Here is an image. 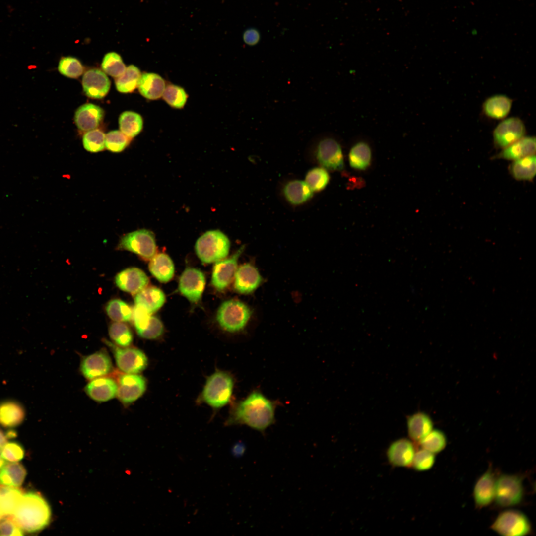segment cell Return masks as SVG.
<instances>
[{
  "label": "cell",
  "mask_w": 536,
  "mask_h": 536,
  "mask_svg": "<svg viewBox=\"0 0 536 536\" xmlns=\"http://www.w3.org/2000/svg\"><path fill=\"white\" fill-rule=\"evenodd\" d=\"M275 402L255 390L234 407L227 421L230 425H246L264 433L275 422Z\"/></svg>",
  "instance_id": "obj_1"
},
{
  "label": "cell",
  "mask_w": 536,
  "mask_h": 536,
  "mask_svg": "<svg viewBox=\"0 0 536 536\" xmlns=\"http://www.w3.org/2000/svg\"><path fill=\"white\" fill-rule=\"evenodd\" d=\"M10 516L22 530L33 533L43 529L49 524L51 511L40 494L29 492L23 494Z\"/></svg>",
  "instance_id": "obj_2"
},
{
  "label": "cell",
  "mask_w": 536,
  "mask_h": 536,
  "mask_svg": "<svg viewBox=\"0 0 536 536\" xmlns=\"http://www.w3.org/2000/svg\"><path fill=\"white\" fill-rule=\"evenodd\" d=\"M234 383L230 374L222 371L215 372L206 380L201 394L202 401L213 408L223 407L230 400Z\"/></svg>",
  "instance_id": "obj_3"
},
{
  "label": "cell",
  "mask_w": 536,
  "mask_h": 536,
  "mask_svg": "<svg viewBox=\"0 0 536 536\" xmlns=\"http://www.w3.org/2000/svg\"><path fill=\"white\" fill-rule=\"evenodd\" d=\"M230 243L228 238L218 230H209L197 240L195 248L199 259L206 264L217 262L228 254Z\"/></svg>",
  "instance_id": "obj_4"
},
{
  "label": "cell",
  "mask_w": 536,
  "mask_h": 536,
  "mask_svg": "<svg viewBox=\"0 0 536 536\" xmlns=\"http://www.w3.org/2000/svg\"><path fill=\"white\" fill-rule=\"evenodd\" d=\"M251 313L250 308L243 302L229 300L220 305L216 319L224 330L229 332H236L246 326Z\"/></svg>",
  "instance_id": "obj_5"
},
{
  "label": "cell",
  "mask_w": 536,
  "mask_h": 536,
  "mask_svg": "<svg viewBox=\"0 0 536 536\" xmlns=\"http://www.w3.org/2000/svg\"><path fill=\"white\" fill-rule=\"evenodd\" d=\"M117 249L132 252L146 260L151 259L156 251L154 234L145 229L127 233L120 240Z\"/></svg>",
  "instance_id": "obj_6"
},
{
  "label": "cell",
  "mask_w": 536,
  "mask_h": 536,
  "mask_svg": "<svg viewBox=\"0 0 536 536\" xmlns=\"http://www.w3.org/2000/svg\"><path fill=\"white\" fill-rule=\"evenodd\" d=\"M523 493L522 480L519 476L502 474L495 480L494 499L500 506L517 505L522 501Z\"/></svg>",
  "instance_id": "obj_7"
},
{
  "label": "cell",
  "mask_w": 536,
  "mask_h": 536,
  "mask_svg": "<svg viewBox=\"0 0 536 536\" xmlns=\"http://www.w3.org/2000/svg\"><path fill=\"white\" fill-rule=\"evenodd\" d=\"M502 536H520L528 534L531 526L527 517L516 510H507L497 516L491 527Z\"/></svg>",
  "instance_id": "obj_8"
},
{
  "label": "cell",
  "mask_w": 536,
  "mask_h": 536,
  "mask_svg": "<svg viewBox=\"0 0 536 536\" xmlns=\"http://www.w3.org/2000/svg\"><path fill=\"white\" fill-rule=\"evenodd\" d=\"M315 156L317 162L326 170L340 171L344 168V158L340 144L335 139L325 137L316 144Z\"/></svg>",
  "instance_id": "obj_9"
},
{
  "label": "cell",
  "mask_w": 536,
  "mask_h": 536,
  "mask_svg": "<svg viewBox=\"0 0 536 536\" xmlns=\"http://www.w3.org/2000/svg\"><path fill=\"white\" fill-rule=\"evenodd\" d=\"M112 350L118 368L125 373L137 374L144 370L148 363L146 356L141 350L122 347L106 341Z\"/></svg>",
  "instance_id": "obj_10"
},
{
  "label": "cell",
  "mask_w": 536,
  "mask_h": 536,
  "mask_svg": "<svg viewBox=\"0 0 536 536\" xmlns=\"http://www.w3.org/2000/svg\"><path fill=\"white\" fill-rule=\"evenodd\" d=\"M526 128L522 120L516 117L503 120L493 132L495 146L503 149L525 136Z\"/></svg>",
  "instance_id": "obj_11"
},
{
  "label": "cell",
  "mask_w": 536,
  "mask_h": 536,
  "mask_svg": "<svg viewBox=\"0 0 536 536\" xmlns=\"http://www.w3.org/2000/svg\"><path fill=\"white\" fill-rule=\"evenodd\" d=\"M117 396L123 403L128 404L139 398L146 388L145 378L137 374L125 373L119 377Z\"/></svg>",
  "instance_id": "obj_12"
},
{
  "label": "cell",
  "mask_w": 536,
  "mask_h": 536,
  "mask_svg": "<svg viewBox=\"0 0 536 536\" xmlns=\"http://www.w3.org/2000/svg\"><path fill=\"white\" fill-rule=\"evenodd\" d=\"M244 249V246H242L230 257L217 261L214 266L211 283L217 290H223L232 281L237 269L238 260Z\"/></svg>",
  "instance_id": "obj_13"
},
{
  "label": "cell",
  "mask_w": 536,
  "mask_h": 536,
  "mask_svg": "<svg viewBox=\"0 0 536 536\" xmlns=\"http://www.w3.org/2000/svg\"><path fill=\"white\" fill-rule=\"evenodd\" d=\"M113 369L111 358L104 350L98 351L83 358L80 363V370L87 379H92L105 376Z\"/></svg>",
  "instance_id": "obj_14"
},
{
  "label": "cell",
  "mask_w": 536,
  "mask_h": 536,
  "mask_svg": "<svg viewBox=\"0 0 536 536\" xmlns=\"http://www.w3.org/2000/svg\"><path fill=\"white\" fill-rule=\"evenodd\" d=\"M205 284L203 273L195 268H188L180 278L179 290L190 301L195 303L201 299Z\"/></svg>",
  "instance_id": "obj_15"
},
{
  "label": "cell",
  "mask_w": 536,
  "mask_h": 536,
  "mask_svg": "<svg viewBox=\"0 0 536 536\" xmlns=\"http://www.w3.org/2000/svg\"><path fill=\"white\" fill-rule=\"evenodd\" d=\"M416 451L413 441L402 438L389 445L386 455L388 461L393 466L410 467Z\"/></svg>",
  "instance_id": "obj_16"
},
{
  "label": "cell",
  "mask_w": 536,
  "mask_h": 536,
  "mask_svg": "<svg viewBox=\"0 0 536 536\" xmlns=\"http://www.w3.org/2000/svg\"><path fill=\"white\" fill-rule=\"evenodd\" d=\"M115 282L120 290L135 295L146 287L149 279L140 269L132 267L118 273L115 276Z\"/></svg>",
  "instance_id": "obj_17"
},
{
  "label": "cell",
  "mask_w": 536,
  "mask_h": 536,
  "mask_svg": "<svg viewBox=\"0 0 536 536\" xmlns=\"http://www.w3.org/2000/svg\"><path fill=\"white\" fill-rule=\"evenodd\" d=\"M83 89L86 95L94 99H102L108 93L110 81L101 70L93 68L87 71L82 81Z\"/></svg>",
  "instance_id": "obj_18"
},
{
  "label": "cell",
  "mask_w": 536,
  "mask_h": 536,
  "mask_svg": "<svg viewBox=\"0 0 536 536\" xmlns=\"http://www.w3.org/2000/svg\"><path fill=\"white\" fill-rule=\"evenodd\" d=\"M262 277L257 268L250 263L239 267L234 276V288L240 293L247 294L262 283Z\"/></svg>",
  "instance_id": "obj_19"
},
{
  "label": "cell",
  "mask_w": 536,
  "mask_h": 536,
  "mask_svg": "<svg viewBox=\"0 0 536 536\" xmlns=\"http://www.w3.org/2000/svg\"><path fill=\"white\" fill-rule=\"evenodd\" d=\"M117 383L112 378L100 377L92 379L85 388L87 395L98 402H107L117 395Z\"/></svg>",
  "instance_id": "obj_20"
},
{
  "label": "cell",
  "mask_w": 536,
  "mask_h": 536,
  "mask_svg": "<svg viewBox=\"0 0 536 536\" xmlns=\"http://www.w3.org/2000/svg\"><path fill=\"white\" fill-rule=\"evenodd\" d=\"M536 142L534 136H524L510 145L501 149L493 159L514 161L535 155Z\"/></svg>",
  "instance_id": "obj_21"
},
{
  "label": "cell",
  "mask_w": 536,
  "mask_h": 536,
  "mask_svg": "<svg viewBox=\"0 0 536 536\" xmlns=\"http://www.w3.org/2000/svg\"><path fill=\"white\" fill-rule=\"evenodd\" d=\"M104 111L99 106L86 103L80 106L75 114V122L77 128L82 131L95 129L101 122Z\"/></svg>",
  "instance_id": "obj_22"
},
{
  "label": "cell",
  "mask_w": 536,
  "mask_h": 536,
  "mask_svg": "<svg viewBox=\"0 0 536 536\" xmlns=\"http://www.w3.org/2000/svg\"><path fill=\"white\" fill-rule=\"evenodd\" d=\"M495 478L491 469H488L477 480L473 489V497L477 507L489 505L494 500Z\"/></svg>",
  "instance_id": "obj_23"
},
{
  "label": "cell",
  "mask_w": 536,
  "mask_h": 536,
  "mask_svg": "<svg viewBox=\"0 0 536 536\" xmlns=\"http://www.w3.org/2000/svg\"><path fill=\"white\" fill-rule=\"evenodd\" d=\"M433 423L430 416L419 412L407 418L408 436L414 443H418L433 430Z\"/></svg>",
  "instance_id": "obj_24"
},
{
  "label": "cell",
  "mask_w": 536,
  "mask_h": 536,
  "mask_svg": "<svg viewBox=\"0 0 536 536\" xmlns=\"http://www.w3.org/2000/svg\"><path fill=\"white\" fill-rule=\"evenodd\" d=\"M282 194L286 201L294 206L304 204L313 195L305 181L292 180L287 182L282 188Z\"/></svg>",
  "instance_id": "obj_25"
},
{
  "label": "cell",
  "mask_w": 536,
  "mask_h": 536,
  "mask_svg": "<svg viewBox=\"0 0 536 536\" xmlns=\"http://www.w3.org/2000/svg\"><path fill=\"white\" fill-rule=\"evenodd\" d=\"M165 301L164 293L155 287H145L134 297L135 305L143 308L150 314L159 309Z\"/></svg>",
  "instance_id": "obj_26"
},
{
  "label": "cell",
  "mask_w": 536,
  "mask_h": 536,
  "mask_svg": "<svg viewBox=\"0 0 536 536\" xmlns=\"http://www.w3.org/2000/svg\"><path fill=\"white\" fill-rule=\"evenodd\" d=\"M137 86L143 97L150 100H156L162 96L165 83L160 75L154 73H144L141 75Z\"/></svg>",
  "instance_id": "obj_27"
},
{
  "label": "cell",
  "mask_w": 536,
  "mask_h": 536,
  "mask_svg": "<svg viewBox=\"0 0 536 536\" xmlns=\"http://www.w3.org/2000/svg\"><path fill=\"white\" fill-rule=\"evenodd\" d=\"M512 105V100L504 95H495L487 98L483 103V111L488 117L496 120L505 118Z\"/></svg>",
  "instance_id": "obj_28"
},
{
  "label": "cell",
  "mask_w": 536,
  "mask_h": 536,
  "mask_svg": "<svg viewBox=\"0 0 536 536\" xmlns=\"http://www.w3.org/2000/svg\"><path fill=\"white\" fill-rule=\"evenodd\" d=\"M508 170L516 180L532 182L536 174L535 154L512 161Z\"/></svg>",
  "instance_id": "obj_29"
},
{
  "label": "cell",
  "mask_w": 536,
  "mask_h": 536,
  "mask_svg": "<svg viewBox=\"0 0 536 536\" xmlns=\"http://www.w3.org/2000/svg\"><path fill=\"white\" fill-rule=\"evenodd\" d=\"M149 269L151 274L161 282L170 281L174 275L175 270L172 260L169 256L164 253L155 255L151 259Z\"/></svg>",
  "instance_id": "obj_30"
},
{
  "label": "cell",
  "mask_w": 536,
  "mask_h": 536,
  "mask_svg": "<svg viewBox=\"0 0 536 536\" xmlns=\"http://www.w3.org/2000/svg\"><path fill=\"white\" fill-rule=\"evenodd\" d=\"M348 159L350 166L353 169H367L372 160V150L369 144L364 141L355 143L350 149Z\"/></svg>",
  "instance_id": "obj_31"
},
{
  "label": "cell",
  "mask_w": 536,
  "mask_h": 536,
  "mask_svg": "<svg viewBox=\"0 0 536 536\" xmlns=\"http://www.w3.org/2000/svg\"><path fill=\"white\" fill-rule=\"evenodd\" d=\"M24 410L15 402L7 401L0 403V424L6 427L16 426L23 420Z\"/></svg>",
  "instance_id": "obj_32"
},
{
  "label": "cell",
  "mask_w": 536,
  "mask_h": 536,
  "mask_svg": "<svg viewBox=\"0 0 536 536\" xmlns=\"http://www.w3.org/2000/svg\"><path fill=\"white\" fill-rule=\"evenodd\" d=\"M26 471L19 463L13 462L5 465L0 469V485L17 487L24 481Z\"/></svg>",
  "instance_id": "obj_33"
},
{
  "label": "cell",
  "mask_w": 536,
  "mask_h": 536,
  "mask_svg": "<svg viewBox=\"0 0 536 536\" xmlns=\"http://www.w3.org/2000/svg\"><path fill=\"white\" fill-rule=\"evenodd\" d=\"M23 494L20 489L0 486V504L3 516H10L13 514Z\"/></svg>",
  "instance_id": "obj_34"
},
{
  "label": "cell",
  "mask_w": 536,
  "mask_h": 536,
  "mask_svg": "<svg viewBox=\"0 0 536 536\" xmlns=\"http://www.w3.org/2000/svg\"><path fill=\"white\" fill-rule=\"evenodd\" d=\"M121 131L132 138L136 136L142 130L143 120L138 113L133 111H125L119 118Z\"/></svg>",
  "instance_id": "obj_35"
},
{
  "label": "cell",
  "mask_w": 536,
  "mask_h": 536,
  "mask_svg": "<svg viewBox=\"0 0 536 536\" xmlns=\"http://www.w3.org/2000/svg\"><path fill=\"white\" fill-rule=\"evenodd\" d=\"M140 76L139 69L134 65H130L116 80L117 90L125 93L133 92L137 87Z\"/></svg>",
  "instance_id": "obj_36"
},
{
  "label": "cell",
  "mask_w": 536,
  "mask_h": 536,
  "mask_svg": "<svg viewBox=\"0 0 536 536\" xmlns=\"http://www.w3.org/2000/svg\"><path fill=\"white\" fill-rule=\"evenodd\" d=\"M105 310L108 316L116 322H127L132 318L133 310L125 302L113 299L107 304Z\"/></svg>",
  "instance_id": "obj_37"
},
{
  "label": "cell",
  "mask_w": 536,
  "mask_h": 536,
  "mask_svg": "<svg viewBox=\"0 0 536 536\" xmlns=\"http://www.w3.org/2000/svg\"><path fill=\"white\" fill-rule=\"evenodd\" d=\"M108 332L110 337L117 346L128 347L133 341L132 333L129 326L124 323L116 322L112 323Z\"/></svg>",
  "instance_id": "obj_38"
},
{
  "label": "cell",
  "mask_w": 536,
  "mask_h": 536,
  "mask_svg": "<svg viewBox=\"0 0 536 536\" xmlns=\"http://www.w3.org/2000/svg\"><path fill=\"white\" fill-rule=\"evenodd\" d=\"M330 179L329 174L326 169L316 167L307 172L305 181L313 192H320L327 187Z\"/></svg>",
  "instance_id": "obj_39"
},
{
  "label": "cell",
  "mask_w": 536,
  "mask_h": 536,
  "mask_svg": "<svg viewBox=\"0 0 536 536\" xmlns=\"http://www.w3.org/2000/svg\"><path fill=\"white\" fill-rule=\"evenodd\" d=\"M418 444L422 448L435 454L442 451L445 448L447 439L442 431L433 429Z\"/></svg>",
  "instance_id": "obj_40"
},
{
  "label": "cell",
  "mask_w": 536,
  "mask_h": 536,
  "mask_svg": "<svg viewBox=\"0 0 536 536\" xmlns=\"http://www.w3.org/2000/svg\"><path fill=\"white\" fill-rule=\"evenodd\" d=\"M101 67L106 73L114 77L122 75L126 68L121 56L115 52H109L105 55Z\"/></svg>",
  "instance_id": "obj_41"
},
{
  "label": "cell",
  "mask_w": 536,
  "mask_h": 536,
  "mask_svg": "<svg viewBox=\"0 0 536 536\" xmlns=\"http://www.w3.org/2000/svg\"><path fill=\"white\" fill-rule=\"evenodd\" d=\"M105 134L99 129H94L85 133L82 141L84 148L91 152L102 151L105 147Z\"/></svg>",
  "instance_id": "obj_42"
},
{
  "label": "cell",
  "mask_w": 536,
  "mask_h": 536,
  "mask_svg": "<svg viewBox=\"0 0 536 536\" xmlns=\"http://www.w3.org/2000/svg\"><path fill=\"white\" fill-rule=\"evenodd\" d=\"M162 96L168 104L177 109L184 106L188 97L183 88L173 84L168 85L165 87Z\"/></svg>",
  "instance_id": "obj_43"
},
{
  "label": "cell",
  "mask_w": 536,
  "mask_h": 536,
  "mask_svg": "<svg viewBox=\"0 0 536 536\" xmlns=\"http://www.w3.org/2000/svg\"><path fill=\"white\" fill-rule=\"evenodd\" d=\"M131 139L121 131H112L105 136V147L112 152H120L128 146Z\"/></svg>",
  "instance_id": "obj_44"
},
{
  "label": "cell",
  "mask_w": 536,
  "mask_h": 536,
  "mask_svg": "<svg viewBox=\"0 0 536 536\" xmlns=\"http://www.w3.org/2000/svg\"><path fill=\"white\" fill-rule=\"evenodd\" d=\"M58 70L62 74L67 77L77 78L82 74L83 67L76 58L66 57L61 59Z\"/></svg>",
  "instance_id": "obj_45"
},
{
  "label": "cell",
  "mask_w": 536,
  "mask_h": 536,
  "mask_svg": "<svg viewBox=\"0 0 536 536\" xmlns=\"http://www.w3.org/2000/svg\"><path fill=\"white\" fill-rule=\"evenodd\" d=\"M435 460L434 453L421 448L416 451L411 467L419 471L428 470L433 467Z\"/></svg>",
  "instance_id": "obj_46"
},
{
  "label": "cell",
  "mask_w": 536,
  "mask_h": 536,
  "mask_svg": "<svg viewBox=\"0 0 536 536\" xmlns=\"http://www.w3.org/2000/svg\"><path fill=\"white\" fill-rule=\"evenodd\" d=\"M1 455L3 458L11 462L20 461L24 457L23 447L16 442H8L2 448Z\"/></svg>",
  "instance_id": "obj_47"
},
{
  "label": "cell",
  "mask_w": 536,
  "mask_h": 536,
  "mask_svg": "<svg viewBox=\"0 0 536 536\" xmlns=\"http://www.w3.org/2000/svg\"><path fill=\"white\" fill-rule=\"evenodd\" d=\"M163 332V326L161 321L156 317L151 316L147 327L137 334L143 338L153 339L159 337Z\"/></svg>",
  "instance_id": "obj_48"
},
{
  "label": "cell",
  "mask_w": 536,
  "mask_h": 536,
  "mask_svg": "<svg viewBox=\"0 0 536 536\" xmlns=\"http://www.w3.org/2000/svg\"><path fill=\"white\" fill-rule=\"evenodd\" d=\"M23 530L12 518L5 516L0 519V536H22Z\"/></svg>",
  "instance_id": "obj_49"
},
{
  "label": "cell",
  "mask_w": 536,
  "mask_h": 536,
  "mask_svg": "<svg viewBox=\"0 0 536 536\" xmlns=\"http://www.w3.org/2000/svg\"><path fill=\"white\" fill-rule=\"evenodd\" d=\"M150 314L143 308L135 306L133 310L132 318L137 333L147 327L150 318Z\"/></svg>",
  "instance_id": "obj_50"
},
{
  "label": "cell",
  "mask_w": 536,
  "mask_h": 536,
  "mask_svg": "<svg viewBox=\"0 0 536 536\" xmlns=\"http://www.w3.org/2000/svg\"><path fill=\"white\" fill-rule=\"evenodd\" d=\"M260 40L259 32L253 29L246 30L243 34V40L244 42L250 46L257 44Z\"/></svg>",
  "instance_id": "obj_51"
},
{
  "label": "cell",
  "mask_w": 536,
  "mask_h": 536,
  "mask_svg": "<svg viewBox=\"0 0 536 536\" xmlns=\"http://www.w3.org/2000/svg\"><path fill=\"white\" fill-rule=\"evenodd\" d=\"M244 450V448L242 444L238 443L232 447V453L234 456L238 457L242 454Z\"/></svg>",
  "instance_id": "obj_52"
},
{
  "label": "cell",
  "mask_w": 536,
  "mask_h": 536,
  "mask_svg": "<svg viewBox=\"0 0 536 536\" xmlns=\"http://www.w3.org/2000/svg\"><path fill=\"white\" fill-rule=\"evenodd\" d=\"M7 438V435H5L4 433L0 430V449H1L6 443Z\"/></svg>",
  "instance_id": "obj_53"
},
{
  "label": "cell",
  "mask_w": 536,
  "mask_h": 536,
  "mask_svg": "<svg viewBox=\"0 0 536 536\" xmlns=\"http://www.w3.org/2000/svg\"><path fill=\"white\" fill-rule=\"evenodd\" d=\"M5 460L3 458L0 452V469L5 465Z\"/></svg>",
  "instance_id": "obj_54"
},
{
  "label": "cell",
  "mask_w": 536,
  "mask_h": 536,
  "mask_svg": "<svg viewBox=\"0 0 536 536\" xmlns=\"http://www.w3.org/2000/svg\"><path fill=\"white\" fill-rule=\"evenodd\" d=\"M3 516V514H2V510H1V507H0V519Z\"/></svg>",
  "instance_id": "obj_55"
}]
</instances>
